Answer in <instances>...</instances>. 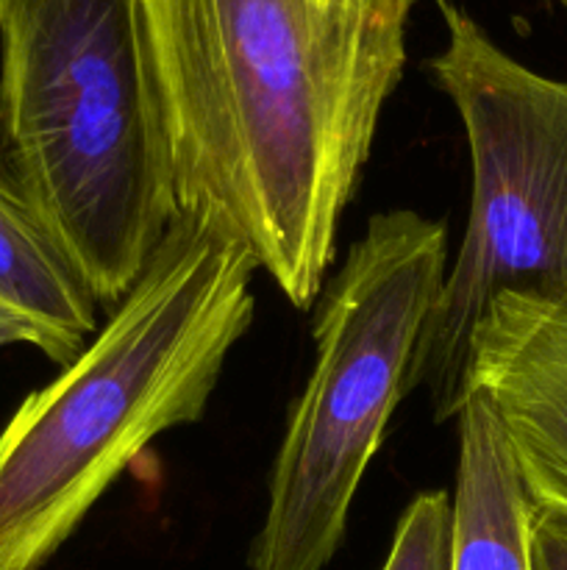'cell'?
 <instances>
[{
  "instance_id": "obj_6",
  "label": "cell",
  "mask_w": 567,
  "mask_h": 570,
  "mask_svg": "<svg viewBox=\"0 0 567 570\" xmlns=\"http://www.w3.org/2000/svg\"><path fill=\"white\" fill-rule=\"evenodd\" d=\"M467 382L493 406L534 510L567 521V295H495Z\"/></svg>"
},
{
  "instance_id": "obj_7",
  "label": "cell",
  "mask_w": 567,
  "mask_h": 570,
  "mask_svg": "<svg viewBox=\"0 0 567 570\" xmlns=\"http://www.w3.org/2000/svg\"><path fill=\"white\" fill-rule=\"evenodd\" d=\"M459 421L450 570H534V504L493 406L467 395Z\"/></svg>"
},
{
  "instance_id": "obj_11",
  "label": "cell",
  "mask_w": 567,
  "mask_h": 570,
  "mask_svg": "<svg viewBox=\"0 0 567 570\" xmlns=\"http://www.w3.org/2000/svg\"><path fill=\"white\" fill-rule=\"evenodd\" d=\"M367 22L389 42L406 45V20L415 0H359Z\"/></svg>"
},
{
  "instance_id": "obj_3",
  "label": "cell",
  "mask_w": 567,
  "mask_h": 570,
  "mask_svg": "<svg viewBox=\"0 0 567 570\" xmlns=\"http://www.w3.org/2000/svg\"><path fill=\"white\" fill-rule=\"evenodd\" d=\"M0 165L117 304L181 217L137 0H0Z\"/></svg>"
},
{
  "instance_id": "obj_8",
  "label": "cell",
  "mask_w": 567,
  "mask_h": 570,
  "mask_svg": "<svg viewBox=\"0 0 567 570\" xmlns=\"http://www.w3.org/2000/svg\"><path fill=\"white\" fill-rule=\"evenodd\" d=\"M0 304L37 323L44 356L70 365L98 334V301L0 173Z\"/></svg>"
},
{
  "instance_id": "obj_4",
  "label": "cell",
  "mask_w": 567,
  "mask_h": 570,
  "mask_svg": "<svg viewBox=\"0 0 567 570\" xmlns=\"http://www.w3.org/2000/svg\"><path fill=\"white\" fill-rule=\"evenodd\" d=\"M448 232L411 209L378 212L328 282L315 367L289 412L250 570H322L406 399L411 362L445 282Z\"/></svg>"
},
{
  "instance_id": "obj_9",
  "label": "cell",
  "mask_w": 567,
  "mask_h": 570,
  "mask_svg": "<svg viewBox=\"0 0 567 570\" xmlns=\"http://www.w3.org/2000/svg\"><path fill=\"white\" fill-rule=\"evenodd\" d=\"M450 557L454 501L442 490H426L400 515L381 570H450Z\"/></svg>"
},
{
  "instance_id": "obj_2",
  "label": "cell",
  "mask_w": 567,
  "mask_h": 570,
  "mask_svg": "<svg viewBox=\"0 0 567 570\" xmlns=\"http://www.w3.org/2000/svg\"><path fill=\"white\" fill-rule=\"evenodd\" d=\"M253 256L181 215L109 321L0 432V570H39L159 434L203 417L253 323Z\"/></svg>"
},
{
  "instance_id": "obj_5",
  "label": "cell",
  "mask_w": 567,
  "mask_h": 570,
  "mask_svg": "<svg viewBox=\"0 0 567 570\" xmlns=\"http://www.w3.org/2000/svg\"><path fill=\"white\" fill-rule=\"evenodd\" d=\"M437 3L448 42L428 70L465 126L472 204L406 395L426 387L445 423L467 401L472 332L495 295H567V81L511 59L461 6Z\"/></svg>"
},
{
  "instance_id": "obj_1",
  "label": "cell",
  "mask_w": 567,
  "mask_h": 570,
  "mask_svg": "<svg viewBox=\"0 0 567 570\" xmlns=\"http://www.w3.org/2000/svg\"><path fill=\"white\" fill-rule=\"evenodd\" d=\"M137 17L178 212L309 309L406 45L359 0H137Z\"/></svg>"
},
{
  "instance_id": "obj_12",
  "label": "cell",
  "mask_w": 567,
  "mask_h": 570,
  "mask_svg": "<svg viewBox=\"0 0 567 570\" xmlns=\"http://www.w3.org/2000/svg\"><path fill=\"white\" fill-rule=\"evenodd\" d=\"M17 343L33 345V348H39L44 354V334L39 332L37 323L22 317L20 312H14L11 306L0 304V348Z\"/></svg>"
},
{
  "instance_id": "obj_10",
  "label": "cell",
  "mask_w": 567,
  "mask_h": 570,
  "mask_svg": "<svg viewBox=\"0 0 567 570\" xmlns=\"http://www.w3.org/2000/svg\"><path fill=\"white\" fill-rule=\"evenodd\" d=\"M534 570H567V521L534 510L531 527Z\"/></svg>"
}]
</instances>
